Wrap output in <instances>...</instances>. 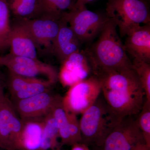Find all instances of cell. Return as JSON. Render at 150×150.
Segmentation results:
<instances>
[{"instance_id":"f1b7e54d","label":"cell","mask_w":150,"mask_h":150,"mask_svg":"<svg viewBox=\"0 0 150 150\" xmlns=\"http://www.w3.org/2000/svg\"><path fill=\"white\" fill-rule=\"evenodd\" d=\"M5 96V95L4 93V86H3L2 81L1 78L0 76V101Z\"/></svg>"},{"instance_id":"f546056e","label":"cell","mask_w":150,"mask_h":150,"mask_svg":"<svg viewBox=\"0 0 150 150\" xmlns=\"http://www.w3.org/2000/svg\"><path fill=\"white\" fill-rule=\"evenodd\" d=\"M72 1V3L73 4V5H74V4H75V3L76 2V1H77V0H71Z\"/></svg>"},{"instance_id":"cb8c5ba5","label":"cell","mask_w":150,"mask_h":150,"mask_svg":"<svg viewBox=\"0 0 150 150\" xmlns=\"http://www.w3.org/2000/svg\"><path fill=\"white\" fill-rule=\"evenodd\" d=\"M137 120L146 145L150 147V102L146 99L142 110L137 115Z\"/></svg>"},{"instance_id":"9c48e42d","label":"cell","mask_w":150,"mask_h":150,"mask_svg":"<svg viewBox=\"0 0 150 150\" xmlns=\"http://www.w3.org/2000/svg\"><path fill=\"white\" fill-rule=\"evenodd\" d=\"M23 125L24 121L6 96L0 101V148L18 150Z\"/></svg>"},{"instance_id":"8fae6325","label":"cell","mask_w":150,"mask_h":150,"mask_svg":"<svg viewBox=\"0 0 150 150\" xmlns=\"http://www.w3.org/2000/svg\"><path fill=\"white\" fill-rule=\"evenodd\" d=\"M61 97L49 91L12 103L18 115L25 121L44 118L51 112Z\"/></svg>"},{"instance_id":"7402d4cb","label":"cell","mask_w":150,"mask_h":150,"mask_svg":"<svg viewBox=\"0 0 150 150\" xmlns=\"http://www.w3.org/2000/svg\"><path fill=\"white\" fill-rule=\"evenodd\" d=\"M10 13L7 0H0V51L9 48L11 31Z\"/></svg>"},{"instance_id":"7a4b0ae2","label":"cell","mask_w":150,"mask_h":150,"mask_svg":"<svg viewBox=\"0 0 150 150\" xmlns=\"http://www.w3.org/2000/svg\"><path fill=\"white\" fill-rule=\"evenodd\" d=\"M117 29L114 22L109 18L97 40L84 51L93 74L108 71L124 72L134 69Z\"/></svg>"},{"instance_id":"2e32d148","label":"cell","mask_w":150,"mask_h":150,"mask_svg":"<svg viewBox=\"0 0 150 150\" xmlns=\"http://www.w3.org/2000/svg\"><path fill=\"white\" fill-rule=\"evenodd\" d=\"M9 48L10 54L12 55L38 59L35 41L28 31L18 22L11 27Z\"/></svg>"},{"instance_id":"5b68a950","label":"cell","mask_w":150,"mask_h":150,"mask_svg":"<svg viewBox=\"0 0 150 150\" xmlns=\"http://www.w3.org/2000/svg\"><path fill=\"white\" fill-rule=\"evenodd\" d=\"M101 93V82L93 74L70 86L62 97V102L68 112L77 115L93 105Z\"/></svg>"},{"instance_id":"484cf974","label":"cell","mask_w":150,"mask_h":150,"mask_svg":"<svg viewBox=\"0 0 150 150\" xmlns=\"http://www.w3.org/2000/svg\"><path fill=\"white\" fill-rule=\"evenodd\" d=\"M93 1L95 0H77L74 5L73 8H78L86 6V4Z\"/></svg>"},{"instance_id":"603a6c76","label":"cell","mask_w":150,"mask_h":150,"mask_svg":"<svg viewBox=\"0 0 150 150\" xmlns=\"http://www.w3.org/2000/svg\"><path fill=\"white\" fill-rule=\"evenodd\" d=\"M132 62L133 69L144 91L146 99L150 102V63L137 59H134Z\"/></svg>"},{"instance_id":"ba28073f","label":"cell","mask_w":150,"mask_h":150,"mask_svg":"<svg viewBox=\"0 0 150 150\" xmlns=\"http://www.w3.org/2000/svg\"><path fill=\"white\" fill-rule=\"evenodd\" d=\"M6 67L8 71L23 77L37 78L44 76L54 84L59 79V73L51 65L40 62L39 59L15 56L10 54L0 57V67Z\"/></svg>"},{"instance_id":"4316f807","label":"cell","mask_w":150,"mask_h":150,"mask_svg":"<svg viewBox=\"0 0 150 150\" xmlns=\"http://www.w3.org/2000/svg\"><path fill=\"white\" fill-rule=\"evenodd\" d=\"M71 146V150H86L88 147L81 143L75 144Z\"/></svg>"},{"instance_id":"30bf717a","label":"cell","mask_w":150,"mask_h":150,"mask_svg":"<svg viewBox=\"0 0 150 150\" xmlns=\"http://www.w3.org/2000/svg\"><path fill=\"white\" fill-rule=\"evenodd\" d=\"M61 21L62 18L42 15L35 18L19 20L18 23L29 33L37 48L41 47L52 53Z\"/></svg>"},{"instance_id":"4fadbf2b","label":"cell","mask_w":150,"mask_h":150,"mask_svg":"<svg viewBox=\"0 0 150 150\" xmlns=\"http://www.w3.org/2000/svg\"><path fill=\"white\" fill-rule=\"evenodd\" d=\"M62 64L59 79L65 87L71 86L90 76L91 73L92 74L91 66L83 51L75 52Z\"/></svg>"},{"instance_id":"52a82bcc","label":"cell","mask_w":150,"mask_h":150,"mask_svg":"<svg viewBox=\"0 0 150 150\" xmlns=\"http://www.w3.org/2000/svg\"><path fill=\"white\" fill-rule=\"evenodd\" d=\"M137 116L122 119L108 134L101 146L95 149L131 150L137 145L146 144L137 123Z\"/></svg>"},{"instance_id":"d4e9b609","label":"cell","mask_w":150,"mask_h":150,"mask_svg":"<svg viewBox=\"0 0 150 150\" xmlns=\"http://www.w3.org/2000/svg\"><path fill=\"white\" fill-rule=\"evenodd\" d=\"M69 131L71 140V146L81 143V140L79 122L77 115L68 112Z\"/></svg>"},{"instance_id":"d6986e66","label":"cell","mask_w":150,"mask_h":150,"mask_svg":"<svg viewBox=\"0 0 150 150\" xmlns=\"http://www.w3.org/2000/svg\"><path fill=\"white\" fill-rule=\"evenodd\" d=\"M10 11L19 20L40 16L39 0H7Z\"/></svg>"},{"instance_id":"83f0119b","label":"cell","mask_w":150,"mask_h":150,"mask_svg":"<svg viewBox=\"0 0 150 150\" xmlns=\"http://www.w3.org/2000/svg\"><path fill=\"white\" fill-rule=\"evenodd\" d=\"M131 150H150V147L146 144H141L137 145Z\"/></svg>"},{"instance_id":"44dd1931","label":"cell","mask_w":150,"mask_h":150,"mask_svg":"<svg viewBox=\"0 0 150 150\" xmlns=\"http://www.w3.org/2000/svg\"><path fill=\"white\" fill-rule=\"evenodd\" d=\"M40 15L62 18V15L73 8L71 0H39Z\"/></svg>"},{"instance_id":"9a60e30c","label":"cell","mask_w":150,"mask_h":150,"mask_svg":"<svg viewBox=\"0 0 150 150\" xmlns=\"http://www.w3.org/2000/svg\"><path fill=\"white\" fill-rule=\"evenodd\" d=\"M81 42L67 21L62 18L52 49L61 63L75 52L80 51Z\"/></svg>"},{"instance_id":"277c9868","label":"cell","mask_w":150,"mask_h":150,"mask_svg":"<svg viewBox=\"0 0 150 150\" xmlns=\"http://www.w3.org/2000/svg\"><path fill=\"white\" fill-rule=\"evenodd\" d=\"M105 11V15L114 22L121 37L126 36L133 28L150 24L149 9L142 0H107Z\"/></svg>"},{"instance_id":"8992f818","label":"cell","mask_w":150,"mask_h":150,"mask_svg":"<svg viewBox=\"0 0 150 150\" xmlns=\"http://www.w3.org/2000/svg\"><path fill=\"white\" fill-rule=\"evenodd\" d=\"M81 43L91 41L99 35L109 18L89 10L86 6L73 8L62 16Z\"/></svg>"},{"instance_id":"6da1fadb","label":"cell","mask_w":150,"mask_h":150,"mask_svg":"<svg viewBox=\"0 0 150 150\" xmlns=\"http://www.w3.org/2000/svg\"><path fill=\"white\" fill-rule=\"evenodd\" d=\"M94 75L101 82L105 101L118 120L139 114L146 97L134 69L124 72L108 71Z\"/></svg>"},{"instance_id":"ac0fdd59","label":"cell","mask_w":150,"mask_h":150,"mask_svg":"<svg viewBox=\"0 0 150 150\" xmlns=\"http://www.w3.org/2000/svg\"><path fill=\"white\" fill-rule=\"evenodd\" d=\"M43 134L40 150H61L59 129L52 112L43 118Z\"/></svg>"},{"instance_id":"3957f363","label":"cell","mask_w":150,"mask_h":150,"mask_svg":"<svg viewBox=\"0 0 150 150\" xmlns=\"http://www.w3.org/2000/svg\"><path fill=\"white\" fill-rule=\"evenodd\" d=\"M120 121L110 111L103 97L99 96L93 105L81 114L79 121L81 143L88 147H99Z\"/></svg>"},{"instance_id":"e0dca14e","label":"cell","mask_w":150,"mask_h":150,"mask_svg":"<svg viewBox=\"0 0 150 150\" xmlns=\"http://www.w3.org/2000/svg\"><path fill=\"white\" fill-rule=\"evenodd\" d=\"M43 118L24 121L18 150H40Z\"/></svg>"},{"instance_id":"7c38bea8","label":"cell","mask_w":150,"mask_h":150,"mask_svg":"<svg viewBox=\"0 0 150 150\" xmlns=\"http://www.w3.org/2000/svg\"><path fill=\"white\" fill-rule=\"evenodd\" d=\"M54 84L38 78H29L16 74L8 71L7 86L11 102L25 99L49 91Z\"/></svg>"},{"instance_id":"ffe728a7","label":"cell","mask_w":150,"mask_h":150,"mask_svg":"<svg viewBox=\"0 0 150 150\" xmlns=\"http://www.w3.org/2000/svg\"><path fill=\"white\" fill-rule=\"evenodd\" d=\"M51 112L57 122L61 145L71 146L68 112L64 107L62 97L61 96L56 103Z\"/></svg>"},{"instance_id":"5bb4252c","label":"cell","mask_w":150,"mask_h":150,"mask_svg":"<svg viewBox=\"0 0 150 150\" xmlns=\"http://www.w3.org/2000/svg\"><path fill=\"white\" fill-rule=\"evenodd\" d=\"M123 44L126 53L134 59L150 63V24L139 25L130 30L126 34Z\"/></svg>"}]
</instances>
